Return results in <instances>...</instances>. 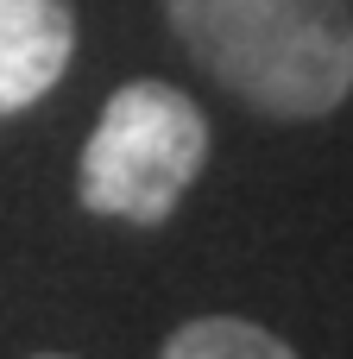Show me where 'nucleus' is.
Returning a JSON list of instances; mask_svg holds the SVG:
<instances>
[{"mask_svg": "<svg viewBox=\"0 0 353 359\" xmlns=\"http://www.w3.org/2000/svg\"><path fill=\"white\" fill-rule=\"evenodd\" d=\"M38 359H63V353H38Z\"/></svg>", "mask_w": 353, "mask_h": 359, "instance_id": "nucleus-5", "label": "nucleus"}, {"mask_svg": "<svg viewBox=\"0 0 353 359\" xmlns=\"http://www.w3.org/2000/svg\"><path fill=\"white\" fill-rule=\"evenodd\" d=\"M158 359H297L278 334L253 328V322H234V316H202L189 328H177L164 341Z\"/></svg>", "mask_w": 353, "mask_h": 359, "instance_id": "nucleus-4", "label": "nucleus"}, {"mask_svg": "<svg viewBox=\"0 0 353 359\" xmlns=\"http://www.w3.org/2000/svg\"><path fill=\"white\" fill-rule=\"evenodd\" d=\"M183 50L272 120H322L353 95L347 0H164Z\"/></svg>", "mask_w": 353, "mask_h": 359, "instance_id": "nucleus-1", "label": "nucleus"}, {"mask_svg": "<svg viewBox=\"0 0 353 359\" xmlns=\"http://www.w3.org/2000/svg\"><path fill=\"white\" fill-rule=\"evenodd\" d=\"M76 50L69 0H0V120L57 88Z\"/></svg>", "mask_w": 353, "mask_h": 359, "instance_id": "nucleus-3", "label": "nucleus"}, {"mask_svg": "<svg viewBox=\"0 0 353 359\" xmlns=\"http://www.w3.org/2000/svg\"><path fill=\"white\" fill-rule=\"evenodd\" d=\"M208 164V120L202 107L171 82H126L101 107L88 145H82V208L114 215L133 227L171 221V208L189 196V183Z\"/></svg>", "mask_w": 353, "mask_h": 359, "instance_id": "nucleus-2", "label": "nucleus"}]
</instances>
